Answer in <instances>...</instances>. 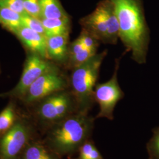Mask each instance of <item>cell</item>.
Returning a JSON list of instances; mask_svg holds the SVG:
<instances>
[{
    "label": "cell",
    "mask_w": 159,
    "mask_h": 159,
    "mask_svg": "<svg viewBox=\"0 0 159 159\" xmlns=\"http://www.w3.org/2000/svg\"><path fill=\"white\" fill-rule=\"evenodd\" d=\"M96 54L97 52L84 47L81 50L68 55V60L65 67L71 70L75 67L85 63Z\"/></svg>",
    "instance_id": "cell-17"
},
{
    "label": "cell",
    "mask_w": 159,
    "mask_h": 159,
    "mask_svg": "<svg viewBox=\"0 0 159 159\" xmlns=\"http://www.w3.org/2000/svg\"><path fill=\"white\" fill-rule=\"evenodd\" d=\"M97 6L100 9L107 27L109 44L116 45L119 39V24L113 4L110 0H102Z\"/></svg>",
    "instance_id": "cell-12"
},
{
    "label": "cell",
    "mask_w": 159,
    "mask_h": 159,
    "mask_svg": "<svg viewBox=\"0 0 159 159\" xmlns=\"http://www.w3.org/2000/svg\"><path fill=\"white\" fill-rule=\"evenodd\" d=\"M23 6L25 12L29 15L41 18L39 0H23Z\"/></svg>",
    "instance_id": "cell-23"
},
{
    "label": "cell",
    "mask_w": 159,
    "mask_h": 159,
    "mask_svg": "<svg viewBox=\"0 0 159 159\" xmlns=\"http://www.w3.org/2000/svg\"><path fill=\"white\" fill-rule=\"evenodd\" d=\"M0 20L1 24L12 33L23 26L21 15L5 7H0Z\"/></svg>",
    "instance_id": "cell-15"
},
{
    "label": "cell",
    "mask_w": 159,
    "mask_h": 159,
    "mask_svg": "<svg viewBox=\"0 0 159 159\" xmlns=\"http://www.w3.org/2000/svg\"><path fill=\"white\" fill-rule=\"evenodd\" d=\"M95 119L89 113L77 111L52 125L47 137L48 147L57 156L78 152L90 139Z\"/></svg>",
    "instance_id": "cell-2"
},
{
    "label": "cell",
    "mask_w": 159,
    "mask_h": 159,
    "mask_svg": "<svg viewBox=\"0 0 159 159\" xmlns=\"http://www.w3.org/2000/svg\"><path fill=\"white\" fill-rule=\"evenodd\" d=\"M30 136L28 125L16 121L0 140V159H16L25 147Z\"/></svg>",
    "instance_id": "cell-8"
},
{
    "label": "cell",
    "mask_w": 159,
    "mask_h": 159,
    "mask_svg": "<svg viewBox=\"0 0 159 159\" xmlns=\"http://www.w3.org/2000/svg\"><path fill=\"white\" fill-rule=\"evenodd\" d=\"M21 23L24 27H27L35 32L45 35L43 23L39 18L33 17L29 14L25 13L21 15Z\"/></svg>",
    "instance_id": "cell-21"
},
{
    "label": "cell",
    "mask_w": 159,
    "mask_h": 159,
    "mask_svg": "<svg viewBox=\"0 0 159 159\" xmlns=\"http://www.w3.org/2000/svg\"><path fill=\"white\" fill-rule=\"evenodd\" d=\"M121 57L115 61L113 74L111 79L103 83L96 84L94 90V102L99 106V111L96 119L106 118L114 119V110L117 102L125 96L120 88L117 75L119 70Z\"/></svg>",
    "instance_id": "cell-6"
},
{
    "label": "cell",
    "mask_w": 159,
    "mask_h": 159,
    "mask_svg": "<svg viewBox=\"0 0 159 159\" xmlns=\"http://www.w3.org/2000/svg\"><path fill=\"white\" fill-rule=\"evenodd\" d=\"M58 68L56 63L29 51L20 81L11 90L0 94V97L22 99L29 87L41 75Z\"/></svg>",
    "instance_id": "cell-5"
},
{
    "label": "cell",
    "mask_w": 159,
    "mask_h": 159,
    "mask_svg": "<svg viewBox=\"0 0 159 159\" xmlns=\"http://www.w3.org/2000/svg\"><path fill=\"white\" fill-rule=\"evenodd\" d=\"M0 7L10 9L21 15L27 13L24 8L23 0H0Z\"/></svg>",
    "instance_id": "cell-24"
},
{
    "label": "cell",
    "mask_w": 159,
    "mask_h": 159,
    "mask_svg": "<svg viewBox=\"0 0 159 159\" xmlns=\"http://www.w3.org/2000/svg\"><path fill=\"white\" fill-rule=\"evenodd\" d=\"M13 34L29 50V51L48 59L47 50V37L44 35L24 26L18 29Z\"/></svg>",
    "instance_id": "cell-10"
},
{
    "label": "cell",
    "mask_w": 159,
    "mask_h": 159,
    "mask_svg": "<svg viewBox=\"0 0 159 159\" xmlns=\"http://www.w3.org/2000/svg\"><path fill=\"white\" fill-rule=\"evenodd\" d=\"M0 133H1V131H0Z\"/></svg>",
    "instance_id": "cell-27"
},
{
    "label": "cell",
    "mask_w": 159,
    "mask_h": 159,
    "mask_svg": "<svg viewBox=\"0 0 159 159\" xmlns=\"http://www.w3.org/2000/svg\"><path fill=\"white\" fill-rule=\"evenodd\" d=\"M39 102L38 117L42 121L51 125L78 111L74 96L68 89L54 93Z\"/></svg>",
    "instance_id": "cell-4"
},
{
    "label": "cell",
    "mask_w": 159,
    "mask_h": 159,
    "mask_svg": "<svg viewBox=\"0 0 159 159\" xmlns=\"http://www.w3.org/2000/svg\"><path fill=\"white\" fill-rule=\"evenodd\" d=\"M0 24H1V20H0Z\"/></svg>",
    "instance_id": "cell-26"
},
{
    "label": "cell",
    "mask_w": 159,
    "mask_h": 159,
    "mask_svg": "<svg viewBox=\"0 0 159 159\" xmlns=\"http://www.w3.org/2000/svg\"><path fill=\"white\" fill-rule=\"evenodd\" d=\"M16 113L14 105L10 103L0 113V131L6 133L16 122Z\"/></svg>",
    "instance_id": "cell-18"
},
{
    "label": "cell",
    "mask_w": 159,
    "mask_h": 159,
    "mask_svg": "<svg viewBox=\"0 0 159 159\" xmlns=\"http://www.w3.org/2000/svg\"><path fill=\"white\" fill-rule=\"evenodd\" d=\"M153 133L146 145L148 159H159V126L154 129Z\"/></svg>",
    "instance_id": "cell-20"
},
{
    "label": "cell",
    "mask_w": 159,
    "mask_h": 159,
    "mask_svg": "<svg viewBox=\"0 0 159 159\" xmlns=\"http://www.w3.org/2000/svg\"><path fill=\"white\" fill-rule=\"evenodd\" d=\"M0 74H1V66H0Z\"/></svg>",
    "instance_id": "cell-25"
},
{
    "label": "cell",
    "mask_w": 159,
    "mask_h": 159,
    "mask_svg": "<svg viewBox=\"0 0 159 159\" xmlns=\"http://www.w3.org/2000/svg\"><path fill=\"white\" fill-rule=\"evenodd\" d=\"M85 48L91 50L92 51L97 52V48L100 44V42L93 36L92 34L85 31V30L81 29V31L79 36Z\"/></svg>",
    "instance_id": "cell-22"
},
{
    "label": "cell",
    "mask_w": 159,
    "mask_h": 159,
    "mask_svg": "<svg viewBox=\"0 0 159 159\" xmlns=\"http://www.w3.org/2000/svg\"><path fill=\"white\" fill-rule=\"evenodd\" d=\"M45 36L50 37L65 34H70L71 30L70 17L64 18H41Z\"/></svg>",
    "instance_id": "cell-13"
},
{
    "label": "cell",
    "mask_w": 159,
    "mask_h": 159,
    "mask_svg": "<svg viewBox=\"0 0 159 159\" xmlns=\"http://www.w3.org/2000/svg\"><path fill=\"white\" fill-rule=\"evenodd\" d=\"M79 23L81 29L94 36L100 43L109 44L107 24L102 12L97 6L90 14L81 18Z\"/></svg>",
    "instance_id": "cell-9"
},
{
    "label": "cell",
    "mask_w": 159,
    "mask_h": 159,
    "mask_svg": "<svg viewBox=\"0 0 159 159\" xmlns=\"http://www.w3.org/2000/svg\"><path fill=\"white\" fill-rule=\"evenodd\" d=\"M79 156L76 159H104L94 143L90 139L85 141L78 150Z\"/></svg>",
    "instance_id": "cell-19"
},
{
    "label": "cell",
    "mask_w": 159,
    "mask_h": 159,
    "mask_svg": "<svg viewBox=\"0 0 159 159\" xmlns=\"http://www.w3.org/2000/svg\"><path fill=\"white\" fill-rule=\"evenodd\" d=\"M70 87L69 78L60 67L41 75L29 87L21 99L26 104H32L58 91Z\"/></svg>",
    "instance_id": "cell-7"
},
{
    "label": "cell",
    "mask_w": 159,
    "mask_h": 159,
    "mask_svg": "<svg viewBox=\"0 0 159 159\" xmlns=\"http://www.w3.org/2000/svg\"><path fill=\"white\" fill-rule=\"evenodd\" d=\"M50 148L39 144H34L26 148L23 159H58Z\"/></svg>",
    "instance_id": "cell-16"
},
{
    "label": "cell",
    "mask_w": 159,
    "mask_h": 159,
    "mask_svg": "<svg viewBox=\"0 0 159 159\" xmlns=\"http://www.w3.org/2000/svg\"><path fill=\"white\" fill-rule=\"evenodd\" d=\"M107 50L95 54L85 63L71 70L70 90L77 102L78 111L89 113L94 104V90Z\"/></svg>",
    "instance_id": "cell-3"
},
{
    "label": "cell",
    "mask_w": 159,
    "mask_h": 159,
    "mask_svg": "<svg viewBox=\"0 0 159 159\" xmlns=\"http://www.w3.org/2000/svg\"><path fill=\"white\" fill-rule=\"evenodd\" d=\"M119 24V39L131 59L139 64L146 63L150 30L142 0H110Z\"/></svg>",
    "instance_id": "cell-1"
},
{
    "label": "cell",
    "mask_w": 159,
    "mask_h": 159,
    "mask_svg": "<svg viewBox=\"0 0 159 159\" xmlns=\"http://www.w3.org/2000/svg\"><path fill=\"white\" fill-rule=\"evenodd\" d=\"M69 34L47 37V50L50 60L66 66L69 48Z\"/></svg>",
    "instance_id": "cell-11"
},
{
    "label": "cell",
    "mask_w": 159,
    "mask_h": 159,
    "mask_svg": "<svg viewBox=\"0 0 159 159\" xmlns=\"http://www.w3.org/2000/svg\"><path fill=\"white\" fill-rule=\"evenodd\" d=\"M41 18H64L70 16L60 0H39Z\"/></svg>",
    "instance_id": "cell-14"
}]
</instances>
